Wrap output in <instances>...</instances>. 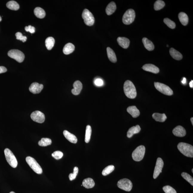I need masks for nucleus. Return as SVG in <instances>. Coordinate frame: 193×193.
Returning a JSON list of instances; mask_svg holds the SVG:
<instances>
[{
    "label": "nucleus",
    "instance_id": "1",
    "mask_svg": "<svg viewBox=\"0 0 193 193\" xmlns=\"http://www.w3.org/2000/svg\"><path fill=\"white\" fill-rule=\"evenodd\" d=\"M123 89L125 95L127 97L130 99H134L136 97V88L131 81L129 80L125 81Z\"/></svg>",
    "mask_w": 193,
    "mask_h": 193
},
{
    "label": "nucleus",
    "instance_id": "2",
    "mask_svg": "<svg viewBox=\"0 0 193 193\" xmlns=\"http://www.w3.org/2000/svg\"><path fill=\"white\" fill-rule=\"evenodd\" d=\"M178 150L181 153L187 157L193 158V146L189 144L180 143L177 145Z\"/></svg>",
    "mask_w": 193,
    "mask_h": 193
},
{
    "label": "nucleus",
    "instance_id": "3",
    "mask_svg": "<svg viewBox=\"0 0 193 193\" xmlns=\"http://www.w3.org/2000/svg\"><path fill=\"white\" fill-rule=\"evenodd\" d=\"M26 161L34 172L38 174L42 173V169L37 161L34 158L30 156L27 157L26 158Z\"/></svg>",
    "mask_w": 193,
    "mask_h": 193
},
{
    "label": "nucleus",
    "instance_id": "4",
    "mask_svg": "<svg viewBox=\"0 0 193 193\" xmlns=\"http://www.w3.org/2000/svg\"><path fill=\"white\" fill-rule=\"evenodd\" d=\"M5 158L7 162L11 166L15 168L18 165V162L16 157L10 149L5 148L4 151Z\"/></svg>",
    "mask_w": 193,
    "mask_h": 193
},
{
    "label": "nucleus",
    "instance_id": "5",
    "mask_svg": "<svg viewBox=\"0 0 193 193\" xmlns=\"http://www.w3.org/2000/svg\"><path fill=\"white\" fill-rule=\"evenodd\" d=\"M145 150V147L144 145H141L138 147L132 153V157L134 161H141L144 157Z\"/></svg>",
    "mask_w": 193,
    "mask_h": 193
},
{
    "label": "nucleus",
    "instance_id": "6",
    "mask_svg": "<svg viewBox=\"0 0 193 193\" xmlns=\"http://www.w3.org/2000/svg\"><path fill=\"white\" fill-rule=\"evenodd\" d=\"M135 12L133 9L127 10L124 14L122 22L124 24L129 25L133 22L135 18Z\"/></svg>",
    "mask_w": 193,
    "mask_h": 193
},
{
    "label": "nucleus",
    "instance_id": "7",
    "mask_svg": "<svg viewBox=\"0 0 193 193\" xmlns=\"http://www.w3.org/2000/svg\"><path fill=\"white\" fill-rule=\"evenodd\" d=\"M82 17L85 24L89 26H92L94 23V18L92 13L87 9L84 10L82 14Z\"/></svg>",
    "mask_w": 193,
    "mask_h": 193
},
{
    "label": "nucleus",
    "instance_id": "8",
    "mask_svg": "<svg viewBox=\"0 0 193 193\" xmlns=\"http://www.w3.org/2000/svg\"><path fill=\"white\" fill-rule=\"evenodd\" d=\"M156 88L161 93L167 96H171L173 94L172 89L167 85L160 82H154Z\"/></svg>",
    "mask_w": 193,
    "mask_h": 193
},
{
    "label": "nucleus",
    "instance_id": "9",
    "mask_svg": "<svg viewBox=\"0 0 193 193\" xmlns=\"http://www.w3.org/2000/svg\"><path fill=\"white\" fill-rule=\"evenodd\" d=\"M8 55L9 57L16 60L19 63L22 62L25 58V56L23 53L17 50H12L9 51Z\"/></svg>",
    "mask_w": 193,
    "mask_h": 193
},
{
    "label": "nucleus",
    "instance_id": "10",
    "mask_svg": "<svg viewBox=\"0 0 193 193\" xmlns=\"http://www.w3.org/2000/svg\"><path fill=\"white\" fill-rule=\"evenodd\" d=\"M117 185L120 189L126 192H130L132 188L131 181L127 178H123L119 180L118 182Z\"/></svg>",
    "mask_w": 193,
    "mask_h": 193
},
{
    "label": "nucleus",
    "instance_id": "11",
    "mask_svg": "<svg viewBox=\"0 0 193 193\" xmlns=\"http://www.w3.org/2000/svg\"><path fill=\"white\" fill-rule=\"evenodd\" d=\"M30 117L34 121L40 123H43L45 120V114L39 111L32 112L31 114Z\"/></svg>",
    "mask_w": 193,
    "mask_h": 193
},
{
    "label": "nucleus",
    "instance_id": "12",
    "mask_svg": "<svg viewBox=\"0 0 193 193\" xmlns=\"http://www.w3.org/2000/svg\"><path fill=\"white\" fill-rule=\"evenodd\" d=\"M164 163L163 160L161 158H158L157 160L155 167L154 173V178L156 179L162 172L163 168Z\"/></svg>",
    "mask_w": 193,
    "mask_h": 193
},
{
    "label": "nucleus",
    "instance_id": "13",
    "mask_svg": "<svg viewBox=\"0 0 193 193\" xmlns=\"http://www.w3.org/2000/svg\"><path fill=\"white\" fill-rule=\"evenodd\" d=\"M43 88V85L37 82L32 83L29 88V90L32 93L36 94L40 93Z\"/></svg>",
    "mask_w": 193,
    "mask_h": 193
},
{
    "label": "nucleus",
    "instance_id": "14",
    "mask_svg": "<svg viewBox=\"0 0 193 193\" xmlns=\"http://www.w3.org/2000/svg\"><path fill=\"white\" fill-rule=\"evenodd\" d=\"M172 132L174 136L178 137H183L186 134L185 129L181 125H178L173 130Z\"/></svg>",
    "mask_w": 193,
    "mask_h": 193
},
{
    "label": "nucleus",
    "instance_id": "15",
    "mask_svg": "<svg viewBox=\"0 0 193 193\" xmlns=\"http://www.w3.org/2000/svg\"><path fill=\"white\" fill-rule=\"evenodd\" d=\"M142 68L146 71L152 72L154 74L158 73L160 72V70L158 67L151 64H147L144 65Z\"/></svg>",
    "mask_w": 193,
    "mask_h": 193
},
{
    "label": "nucleus",
    "instance_id": "16",
    "mask_svg": "<svg viewBox=\"0 0 193 193\" xmlns=\"http://www.w3.org/2000/svg\"><path fill=\"white\" fill-rule=\"evenodd\" d=\"M73 87L74 88L72 90V93L74 95L79 94L82 89L83 85L81 82L77 81L74 82Z\"/></svg>",
    "mask_w": 193,
    "mask_h": 193
},
{
    "label": "nucleus",
    "instance_id": "17",
    "mask_svg": "<svg viewBox=\"0 0 193 193\" xmlns=\"http://www.w3.org/2000/svg\"><path fill=\"white\" fill-rule=\"evenodd\" d=\"M117 41L118 44L124 49L128 48L130 45V41L127 38L124 37H119L117 38Z\"/></svg>",
    "mask_w": 193,
    "mask_h": 193
},
{
    "label": "nucleus",
    "instance_id": "18",
    "mask_svg": "<svg viewBox=\"0 0 193 193\" xmlns=\"http://www.w3.org/2000/svg\"><path fill=\"white\" fill-rule=\"evenodd\" d=\"M63 134L65 138L71 143H77V138L74 134L71 133L67 130L64 131Z\"/></svg>",
    "mask_w": 193,
    "mask_h": 193
},
{
    "label": "nucleus",
    "instance_id": "19",
    "mask_svg": "<svg viewBox=\"0 0 193 193\" xmlns=\"http://www.w3.org/2000/svg\"><path fill=\"white\" fill-rule=\"evenodd\" d=\"M141 128L140 125H137L136 126H133L131 127L127 132V137L129 138L132 137L134 134H137L139 133L141 131Z\"/></svg>",
    "mask_w": 193,
    "mask_h": 193
},
{
    "label": "nucleus",
    "instance_id": "20",
    "mask_svg": "<svg viewBox=\"0 0 193 193\" xmlns=\"http://www.w3.org/2000/svg\"><path fill=\"white\" fill-rule=\"evenodd\" d=\"M127 111L133 118H137L140 116V111L135 106L129 107L127 108Z\"/></svg>",
    "mask_w": 193,
    "mask_h": 193
},
{
    "label": "nucleus",
    "instance_id": "21",
    "mask_svg": "<svg viewBox=\"0 0 193 193\" xmlns=\"http://www.w3.org/2000/svg\"><path fill=\"white\" fill-rule=\"evenodd\" d=\"M116 5L114 2L112 1L107 5L105 12L107 15L110 16L113 14L116 10Z\"/></svg>",
    "mask_w": 193,
    "mask_h": 193
},
{
    "label": "nucleus",
    "instance_id": "22",
    "mask_svg": "<svg viewBox=\"0 0 193 193\" xmlns=\"http://www.w3.org/2000/svg\"><path fill=\"white\" fill-rule=\"evenodd\" d=\"M82 185L85 188L91 189L94 187L95 183L92 178H88L83 180Z\"/></svg>",
    "mask_w": 193,
    "mask_h": 193
},
{
    "label": "nucleus",
    "instance_id": "23",
    "mask_svg": "<svg viewBox=\"0 0 193 193\" xmlns=\"http://www.w3.org/2000/svg\"><path fill=\"white\" fill-rule=\"evenodd\" d=\"M75 49V46L71 43H68L65 45L63 49V53L66 55L70 54L73 52Z\"/></svg>",
    "mask_w": 193,
    "mask_h": 193
},
{
    "label": "nucleus",
    "instance_id": "24",
    "mask_svg": "<svg viewBox=\"0 0 193 193\" xmlns=\"http://www.w3.org/2000/svg\"><path fill=\"white\" fill-rule=\"evenodd\" d=\"M107 56L110 61L113 63H116L117 61L115 53L110 47H107Z\"/></svg>",
    "mask_w": 193,
    "mask_h": 193
},
{
    "label": "nucleus",
    "instance_id": "25",
    "mask_svg": "<svg viewBox=\"0 0 193 193\" xmlns=\"http://www.w3.org/2000/svg\"><path fill=\"white\" fill-rule=\"evenodd\" d=\"M143 42L145 48L149 51L154 50V46L153 43L146 38H144L143 39Z\"/></svg>",
    "mask_w": 193,
    "mask_h": 193
},
{
    "label": "nucleus",
    "instance_id": "26",
    "mask_svg": "<svg viewBox=\"0 0 193 193\" xmlns=\"http://www.w3.org/2000/svg\"><path fill=\"white\" fill-rule=\"evenodd\" d=\"M170 53L172 57L175 59L180 60L183 58L182 54L174 48H171L170 49Z\"/></svg>",
    "mask_w": 193,
    "mask_h": 193
},
{
    "label": "nucleus",
    "instance_id": "27",
    "mask_svg": "<svg viewBox=\"0 0 193 193\" xmlns=\"http://www.w3.org/2000/svg\"><path fill=\"white\" fill-rule=\"evenodd\" d=\"M178 18L180 22L183 25H186L188 23L189 18L186 13L184 12H180L178 14Z\"/></svg>",
    "mask_w": 193,
    "mask_h": 193
},
{
    "label": "nucleus",
    "instance_id": "28",
    "mask_svg": "<svg viewBox=\"0 0 193 193\" xmlns=\"http://www.w3.org/2000/svg\"><path fill=\"white\" fill-rule=\"evenodd\" d=\"M152 117L156 121L161 122H165L167 119V117L165 114L154 113L153 114Z\"/></svg>",
    "mask_w": 193,
    "mask_h": 193
},
{
    "label": "nucleus",
    "instance_id": "29",
    "mask_svg": "<svg viewBox=\"0 0 193 193\" xmlns=\"http://www.w3.org/2000/svg\"><path fill=\"white\" fill-rule=\"evenodd\" d=\"M34 13L38 18L40 19H43L45 16V12L43 9L40 7H36L34 10Z\"/></svg>",
    "mask_w": 193,
    "mask_h": 193
},
{
    "label": "nucleus",
    "instance_id": "30",
    "mask_svg": "<svg viewBox=\"0 0 193 193\" xmlns=\"http://www.w3.org/2000/svg\"><path fill=\"white\" fill-rule=\"evenodd\" d=\"M6 5L7 8L12 10H17L19 8V4L17 2L14 1H8Z\"/></svg>",
    "mask_w": 193,
    "mask_h": 193
},
{
    "label": "nucleus",
    "instance_id": "31",
    "mask_svg": "<svg viewBox=\"0 0 193 193\" xmlns=\"http://www.w3.org/2000/svg\"><path fill=\"white\" fill-rule=\"evenodd\" d=\"M54 43H55V40L53 37H49L45 40V46L48 50H51L54 46Z\"/></svg>",
    "mask_w": 193,
    "mask_h": 193
},
{
    "label": "nucleus",
    "instance_id": "32",
    "mask_svg": "<svg viewBox=\"0 0 193 193\" xmlns=\"http://www.w3.org/2000/svg\"><path fill=\"white\" fill-rule=\"evenodd\" d=\"M91 127L90 125H87L86 126V131H85V142L86 143H88L90 142L91 135Z\"/></svg>",
    "mask_w": 193,
    "mask_h": 193
},
{
    "label": "nucleus",
    "instance_id": "33",
    "mask_svg": "<svg viewBox=\"0 0 193 193\" xmlns=\"http://www.w3.org/2000/svg\"><path fill=\"white\" fill-rule=\"evenodd\" d=\"M51 140L49 138H42L39 142V145L40 146L45 147L51 144Z\"/></svg>",
    "mask_w": 193,
    "mask_h": 193
},
{
    "label": "nucleus",
    "instance_id": "34",
    "mask_svg": "<svg viewBox=\"0 0 193 193\" xmlns=\"http://www.w3.org/2000/svg\"><path fill=\"white\" fill-rule=\"evenodd\" d=\"M114 170V165H111L105 167L102 172V174L103 176H105L110 174Z\"/></svg>",
    "mask_w": 193,
    "mask_h": 193
},
{
    "label": "nucleus",
    "instance_id": "35",
    "mask_svg": "<svg viewBox=\"0 0 193 193\" xmlns=\"http://www.w3.org/2000/svg\"><path fill=\"white\" fill-rule=\"evenodd\" d=\"M165 5V3L163 1L158 0L154 4V9L156 10H160L163 8Z\"/></svg>",
    "mask_w": 193,
    "mask_h": 193
},
{
    "label": "nucleus",
    "instance_id": "36",
    "mask_svg": "<svg viewBox=\"0 0 193 193\" xmlns=\"http://www.w3.org/2000/svg\"><path fill=\"white\" fill-rule=\"evenodd\" d=\"M181 176L183 178L188 182L192 186H193V178L192 176L186 172H183L181 174Z\"/></svg>",
    "mask_w": 193,
    "mask_h": 193
},
{
    "label": "nucleus",
    "instance_id": "37",
    "mask_svg": "<svg viewBox=\"0 0 193 193\" xmlns=\"http://www.w3.org/2000/svg\"><path fill=\"white\" fill-rule=\"evenodd\" d=\"M163 21L165 24L169 27V28L172 29H174L175 28V23L174 22L168 19V18H166V19H164Z\"/></svg>",
    "mask_w": 193,
    "mask_h": 193
},
{
    "label": "nucleus",
    "instance_id": "38",
    "mask_svg": "<svg viewBox=\"0 0 193 193\" xmlns=\"http://www.w3.org/2000/svg\"><path fill=\"white\" fill-rule=\"evenodd\" d=\"M78 172V168L77 167H75L73 169V172L69 175V178L70 181H72L75 179L77 175Z\"/></svg>",
    "mask_w": 193,
    "mask_h": 193
},
{
    "label": "nucleus",
    "instance_id": "39",
    "mask_svg": "<svg viewBox=\"0 0 193 193\" xmlns=\"http://www.w3.org/2000/svg\"><path fill=\"white\" fill-rule=\"evenodd\" d=\"M63 154L62 152L60 151H58L54 152L52 154V156L56 160H59L61 159L63 156Z\"/></svg>",
    "mask_w": 193,
    "mask_h": 193
},
{
    "label": "nucleus",
    "instance_id": "40",
    "mask_svg": "<svg viewBox=\"0 0 193 193\" xmlns=\"http://www.w3.org/2000/svg\"><path fill=\"white\" fill-rule=\"evenodd\" d=\"M163 190L166 193H177L174 189L170 186H166L163 187Z\"/></svg>",
    "mask_w": 193,
    "mask_h": 193
},
{
    "label": "nucleus",
    "instance_id": "41",
    "mask_svg": "<svg viewBox=\"0 0 193 193\" xmlns=\"http://www.w3.org/2000/svg\"><path fill=\"white\" fill-rule=\"evenodd\" d=\"M16 36L17 39L22 41L23 42H24L27 39V37L26 36H23L21 32H17L16 34Z\"/></svg>",
    "mask_w": 193,
    "mask_h": 193
},
{
    "label": "nucleus",
    "instance_id": "42",
    "mask_svg": "<svg viewBox=\"0 0 193 193\" xmlns=\"http://www.w3.org/2000/svg\"><path fill=\"white\" fill-rule=\"evenodd\" d=\"M25 30L27 32H30L31 33H34L35 32V28L31 25H29L25 27Z\"/></svg>",
    "mask_w": 193,
    "mask_h": 193
},
{
    "label": "nucleus",
    "instance_id": "43",
    "mask_svg": "<svg viewBox=\"0 0 193 193\" xmlns=\"http://www.w3.org/2000/svg\"><path fill=\"white\" fill-rule=\"evenodd\" d=\"M95 84L98 86H102L103 84V82L102 80L100 78H97L94 81Z\"/></svg>",
    "mask_w": 193,
    "mask_h": 193
},
{
    "label": "nucleus",
    "instance_id": "44",
    "mask_svg": "<svg viewBox=\"0 0 193 193\" xmlns=\"http://www.w3.org/2000/svg\"><path fill=\"white\" fill-rule=\"evenodd\" d=\"M7 71V69L4 66H0V74L4 73Z\"/></svg>",
    "mask_w": 193,
    "mask_h": 193
},
{
    "label": "nucleus",
    "instance_id": "45",
    "mask_svg": "<svg viewBox=\"0 0 193 193\" xmlns=\"http://www.w3.org/2000/svg\"><path fill=\"white\" fill-rule=\"evenodd\" d=\"M186 78H184L183 80V81H182V83L184 84H185L186 83Z\"/></svg>",
    "mask_w": 193,
    "mask_h": 193
},
{
    "label": "nucleus",
    "instance_id": "46",
    "mask_svg": "<svg viewBox=\"0 0 193 193\" xmlns=\"http://www.w3.org/2000/svg\"><path fill=\"white\" fill-rule=\"evenodd\" d=\"M190 86L191 88H192L193 87V81H191L190 83Z\"/></svg>",
    "mask_w": 193,
    "mask_h": 193
},
{
    "label": "nucleus",
    "instance_id": "47",
    "mask_svg": "<svg viewBox=\"0 0 193 193\" xmlns=\"http://www.w3.org/2000/svg\"><path fill=\"white\" fill-rule=\"evenodd\" d=\"M191 121L192 122V125H193V118L192 117L191 118Z\"/></svg>",
    "mask_w": 193,
    "mask_h": 193
},
{
    "label": "nucleus",
    "instance_id": "48",
    "mask_svg": "<svg viewBox=\"0 0 193 193\" xmlns=\"http://www.w3.org/2000/svg\"><path fill=\"white\" fill-rule=\"evenodd\" d=\"M1 20H2L1 18V16H0V22H1Z\"/></svg>",
    "mask_w": 193,
    "mask_h": 193
},
{
    "label": "nucleus",
    "instance_id": "49",
    "mask_svg": "<svg viewBox=\"0 0 193 193\" xmlns=\"http://www.w3.org/2000/svg\"><path fill=\"white\" fill-rule=\"evenodd\" d=\"M10 193H16L15 192H10Z\"/></svg>",
    "mask_w": 193,
    "mask_h": 193
},
{
    "label": "nucleus",
    "instance_id": "50",
    "mask_svg": "<svg viewBox=\"0 0 193 193\" xmlns=\"http://www.w3.org/2000/svg\"><path fill=\"white\" fill-rule=\"evenodd\" d=\"M192 173H193V169H192Z\"/></svg>",
    "mask_w": 193,
    "mask_h": 193
}]
</instances>
